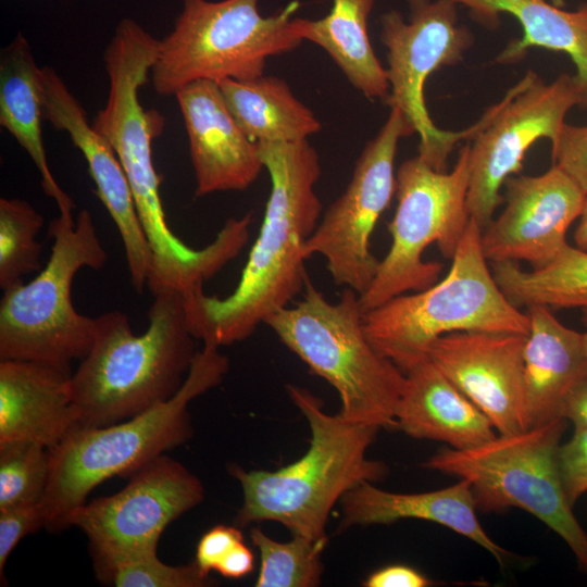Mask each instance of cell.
Instances as JSON below:
<instances>
[{
  "label": "cell",
  "instance_id": "cell-17",
  "mask_svg": "<svg viewBox=\"0 0 587 587\" xmlns=\"http://www.w3.org/2000/svg\"><path fill=\"white\" fill-rule=\"evenodd\" d=\"M42 90L43 118L66 132L82 151L97 195L121 235L132 285L141 294L152 255L126 173L110 142L89 123L79 101L51 67H42Z\"/></svg>",
  "mask_w": 587,
  "mask_h": 587
},
{
  "label": "cell",
  "instance_id": "cell-37",
  "mask_svg": "<svg viewBox=\"0 0 587 587\" xmlns=\"http://www.w3.org/2000/svg\"><path fill=\"white\" fill-rule=\"evenodd\" d=\"M253 557L252 551L240 541L223 558L216 571L227 578H241L252 572Z\"/></svg>",
  "mask_w": 587,
  "mask_h": 587
},
{
  "label": "cell",
  "instance_id": "cell-35",
  "mask_svg": "<svg viewBox=\"0 0 587 587\" xmlns=\"http://www.w3.org/2000/svg\"><path fill=\"white\" fill-rule=\"evenodd\" d=\"M240 541H243V536L239 528L216 525L200 538L195 562L204 574L210 575L212 571H216L220 562L232 548Z\"/></svg>",
  "mask_w": 587,
  "mask_h": 587
},
{
  "label": "cell",
  "instance_id": "cell-30",
  "mask_svg": "<svg viewBox=\"0 0 587 587\" xmlns=\"http://www.w3.org/2000/svg\"><path fill=\"white\" fill-rule=\"evenodd\" d=\"M50 475V450L30 441L0 444V510L39 503Z\"/></svg>",
  "mask_w": 587,
  "mask_h": 587
},
{
  "label": "cell",
  "instance_id": "cell-11",
  "mask_svg": "<svg viewBox=\"0 0 587 587\" xmlns=\"http://www.w3.org/2000/svg\"><path fill=\"white\" fill-rule=\"evenodd\" d=\"M409 21L396 10L379 18V38L387 51L389 108L400 109L420 136L417 155L436 171L445 172L454 146L471 139L482 127L461 132L438 128L427 111L425 83L442 66L457 65L474 42L465 26L458 25L454 0H408Z\"/></svg>",
  "mask_w": 587,
  "mask_h": 587
},
{
  "label": "cell",
  "instance_id": "cell-14",
  "mask_svg": "<svg viewBox=\"0 0 587 587\" xmlns=\"http://www.w3.org/2000/svg\"><path fill=\"white\" fill-rule=\"evenodd\" d=\"M203 498L199 478L163 453L130 475L118 492L84 503L71 526L88 537L98 572L122 558L157 551L166 526Z\"/></svg>",
  "mask_w": 587,
  "mask_h": 587
},
{
  "label": "cell",
  "instance_id": "cell-32",
  "mask_svg": "<svg viewBox=\"0 0 587 587\" xmlns=\"http://www.w3.org/2000/svg\"><path fill=\"white\" fill-rule=\"evenodd\" d=\"M551 157L587 195V125L564 123L551 142Z\"/></svg>",
  "mask_w": 587,
  "mask_h": 587
},
{
  "label": "cell",
  "instance_id": "cell-3",
  "mask_svg": "<svg viewBox=\"0 0 587 587\" xmlns=\"http://www.w3.org/2000/svg\"><path fill=\"white\" fill-rule=\"evenodd\" d=\"M287 392L309 424V448L275 471L229 466L243 494L236 522L246 526L273 521L291 535L326 538L336 502L361 483L379 482L388 472L385 463L366 455L379 428L326 413L322 401L304 388L288 385Z\"/></svg>",
  "mask_w": 587,
  "mask_h": 587
},
{
  "label": "cell",
  "instance_id": "cell-23",
  "mask_svg": "<svg viewBox=\"0 0 587 587\" xmlns=\"http://www.w3.org/2000/svg\"><path fill=\"white\" fill-rule=\"evenodd\" d=\"M467 8L485 25H495L500 13L516 18L523 29L497 57L501 64L521 61L530 48L564 52L576 66L573 75L579 105L587 109V2L575 11H565L548 0H454Z\"/></svg>",
  "mask_w": 587,
  "mask_h": 587
},
{
  "label": "cell",
  "instance_id": "cell-29",
  "mask_svg": "<svg viewBox=\"0 0 587 587\" xmlns=\"http://www.w3.org/2000/svg\"><path fill=\"white\" fill-rule=\"evenodd\" d=\"M42 215L26 200L0 199V287L9 289L41 267L37 236Z\"/></svg>",
  "mask_w": 587,
  "mask_h": 587
},
{
  "label": "cell",
  "instance_id": "cell-13",
  "mask_svg": "<svg viewBox=\"0 0 587 587\" xmlns=\"http://www.w3.org/2000/svg\"><path fill=\"white\" fill-rule=\"evenodd\" d=\"M415 134L405 114L390 108L386 122L359 155L345 191L328 207L305 240V259L320 254L337 286L359 296L370 287L379 260L370 241L396 193L395 159L401 138Z\"/></svg>",
  "mask_w": 587,
  "mask_h": 587
},
{
  "label": "cell",
  "instance_id": "cell-6",
  "mask_svg": "<svg viewBox=\"0 0 587 587\" xmlns=\"http://www.w3.org/2000/svg\"><path fill=\"white\" fill-rule=\"evenodd\" d=\"M362 317L354 290L345 288L334 303L308 278L302 299L273 313L264 324L313 374L336 389L340 416L394 428L405 374L371 345Z\"/></svg>",
  "mask_w": 587,
  "mask_h": 587
},
{
  "label": "cell",
  "instance_id": "cell-39",
  "mask_svg": "<svg viewBox=\"0 0 587 587\" xmlns=\"http://www.w3.org/2000/svg\"><path fill=\"white\" fill-rule=\"evenodd\" d=\"M574 240L577 248L587 250V197L584 202L582 214L578 218Z\"/></svg>",
  "mask_w": 587,
  "mask_h": 587
},
{
  "label": "cell",
  "instance_id": "cell-1",
  "mask_svg": "<svg viewBox=\"0 0 587 587\" xmlns=\"http://www.w3.org/2000/svg\"><path fill=\"white\" fill-rule=\"evenodd\" d=\"M259 147L271 192L240 280L222 299L203 289L184 297L195 338L218 348L249 338L273 313L288 307L309 278L303 246L322 212L314 189L322 172L319 153L308 140Z\"/></svg>",
  "mask_w": 587,
  "mask_h": 587
},
{
  "label": "cell",
  "instance_id": "cell-4",
  "mask_svg": "<svg viewBox=\"0 0 587 587\" xmlns=\"http://www.w3.org/2000/svg\"><path fill=\"white\" fill-rule=\"evenodd\" d=\"M229 361L218 347L203 344L189 373L168 400L122 422L77 426L50 449V475L39 502L45 528L71 527L88 494L113 476H130L150 460L186 442L192 435L189 403L222 383Z\"/></svg>",
  "mask_w": 587,
  "mask_h": 587
},
{
  "label": "cell",
  "instance_id": "cell-24",
  "mask_svg": "<svg viewBox=\"0 0 587 587\" xmlns=\"http://www.w3.org/2000/svg\"><path fill=\"white\" fill-rule=\"evenodd\" d=\"M42 120V67L37 65L28 41L18 33L1 52L0 124L33 160L43 191L55 201L59 211L73 210V200L62 190L49 167Z\"/></svg>",
  "mask_w": 587,
  "mask_h": 587
},
{
  "label": "cell",
  "instance_id": "cell-31",
  "mask_svg": "<svg viewBox=\"0 0 587 587\" xmlns=\"http://www.w3.org/2000/svg\"><path fill=\"white\" fill-rule=\"evenodd\" d=\"M97 575L116 587H207L215 584L196 562L168 565L158 558L157 551L122 558L98 571Z\"/></svg>",
  "mask_w": 587,
  "mask_h": 587
},
{
  "label": "cell",
  "instance_id": "cell-25",
  "mask_svg": "<svg viewBox=\"0 0 587 587\" xmlns=\"http://www.w3.org/2000/svg\"><path fill=\"white\" fill-rule=\"evenodd\" d=\"M375 0H332L323 18H294L302 40L322 48L348 82L366 99L386 100L389 83L367 34V20Z\"/></svg>",
  "mask_w": 587,
  "mask_h": 587
},
{
  "label": "cell",
  "instance_id": "cell-10",
  "mask_svg": "<svg viewBox=\"0 0 587 587\" xmlns=\"http://www.w3.org/2000/svg\"><path fill=\"white\" fill-rule=\"evenodd\" d=\"M469 158L467 141L451 172L436 171L419 155L401 163L396 173L397 208L388 224L391 245L370 287L359 296L363 313L437 282L442 264L423 261V253L436 243L451 260L457 250L471 218L466 205Z\"/></svg>",
  "mask_w": 587,
  "mask_h": 587
},
{
  "label": "cell",
  "instance_id": "cell-36",
  "mask_svg": "<svg viewBox=\"0 0 587 587\" xmlns=\"http://www.w3.org/2000/svg\"><path fill=\"white\" fill-rule=\"evenodd\" d=\"M430 580L413 567L395 564L372 573L363 583L366 587H426Z\"/></svg>",
  "mask_w": 587,
  "mask_h": 587
},
{
  "label": "cell",
  "instance_id": "cell-12",
  "mask_svg": "<svg viewBox=\"0 0 587 587\" xmlns=\"http://www.w3.org/2000/svg\"><path fill=\"white\" fill-rule=\"evenodd\" d=\"M574 105H579V95L573 75L562 73L547 84L528 71L486 111L483 126L469 140L466 196L470 217L482 230L503 201L505 179L522 171L525 153L537 140L557 138Z\"/></svg>",
  "mask_w": 587,
  "mask_h": 587
},
{
  "label": "cell",
  "instance_id": "cell-28",
  "mask_svg": "<svg viewBox=\"0 0 587 587\" xmlns=\"http://www.w3.org/2000/svg\"><path fill=\"white\" fill-rule=\"evenodd\" d=\"M250 538L261 558L257 587H313L320 584L327 537L311 539L292 535L291 540L279 542L260 527H253Z\"/></svg>",
  "mask_w": 587,
  "mask_h": 587
},
{
  "label": "cell",
  "instance_id": "cell-34",
  "mask_svg": "<svg viewBox=\"0 0 587 587\" xmlns=\"http://www.w3.org/2000/svg\"><path fill=\"white\" fill-rule=\"evenodd\" d=\"M559 467L570 504L587 491V428H575L573 436L560 445Z\"/></svg>",
  "mask_w": 587,
  "mask_h": 587
},
{
  "label": "cell",
  "instance_id": "cell-40",
  "mask_svg": "<svg viewBox=\"0 0 587 587\" xmlns=\"http://www.w3.org/2000/svg\"><path fill=\"white\" fill-rule=\"evenodd\" d=\"M580 321L585 328V330L582 334H583L584 348L587 354V308L582 309Z\"/></svg>",
  "mask_w": 587,
  "mask_h": 587
},
{
  "label": "cell",
  "instance_id": "cell-7",
  "mask_svg": "<svg viewBox=\"0 0 587 587\" xmlns=\"http://www.w3.org/2000/svg\"><path fill=\"white\" fill-rule=\"evenodd\" d=\"M50 258L28 283L3 290L0 302V360H25L70 369L90 350L96 317L79 313L72 285L84 267L100 270L108 260L91 214L59 211L49 225Z\"/></svg>",
  "mask_w": 587,
  "mask_h": 587
},
{
  "label": "cell",
  "instance_id": "cell-38",
  "mask_svg": "<svg viewBox=\"0 0 587 587\" xmlns=\"http://www.w3.org/2000/svg\"><path fill=\"white\" fill-rule=\"evenodd\" d=\"M562 416L571 421L575 428H587V377L567 397Z\"/></svg>",
  "mask_w": 587,
  "mask_h": 587
},
{
  "label": "cell",
  "instance_id": "cell-16",
  "mask_svg": "<svg viewBox=\"0 0 587 587\" xmlns=\"http://www.w3.org/2000/svg\"><path fill=\"white\" fill-rule=\"evenodd\" d=\"M526 336L457 332L436 339L428 359L490 420L499 435L525 430Z\"/></svg>",
  "mask_w": 587,
  "mask_h": 587
},
{
  "label": "cell",
  "instance_id": "cell-19",
  "mask_svg": "<svg viewBox=\"0 0 587 587\" xmlns=\"http://www.w3.org/2000/svg\"><path fill=\"white\" fill-rule=\"evenodd\" d=\"M71 377L67 367L0 360V444L59 445L78 426Z\"/></svg>",
  "mask_w": 587,
  "mask_h": 587
},
{
  "label": "cell",
  "instance_id": "cell-33",
  "mask_svg": "<svg viewBox=\"0 0 587 587\" xmlns=\"http://www.w3.org/2000/svg\"><path fill=\"white\" fill-rule=\"evenodd\" d=\"M45 528V517L39 503L15 505L0 510V576L5 584L3 570L16 545L28 534Z\"/></svg>",
  "mask_w": 587,
  "mask_h": 587
},
{
  "label": "cell",
  "instance_id": "cell-21",
  "mask_svg": "<svg viewBox=\"0 0 587 587\" xmlns=\"http://www.w3.org/2000/svg\"><path fill=\"white\" fill-rule=\"evenodd\" d=\"M373 484L361 483L341 498V528L391 524L404 519L423 520L471 539L487 550L501 567L511 560V552L496 544L480 525L467 480L460 479L447 488L417 494L386 491Z\"/></svg>",
  "mask_w": 587,
  "mask_h": 587
},
{
  "label": "cell",
  "instance_id": "cell-5",
  "mask_svg": "<svg viewBox=\"0 0 587 587\" xmlns=\"http://www.w3.org/2000/svg\"><path fill=\"white\" fill-rule=\"evenodd\" d=\"M451 261L440 282L363 313L371 345L404 374L427 360L432 344L450 333L528 334L526 313L508 300L494 278L474 220L470 218Z\"/></svg>",
  "mask_w": 587,
  "mask_h": 587
},
{
  "label": "cell",
  "instance_id": "cell-15",
  "mask_svg": "<svg viewBox=\"0 0 587 587\" xmlns=\"http://www.w3.org/2000/svg\"><path fill=\"white\" fill-rule=\"evenodd\" d=\"M503 186L505 208L482 230L487 261H523L532 268L549 264L569 246L567 230L587 195L553 164L537 176H510Z\"/></svg>",
  "mask_w": 587,
  "mask_h": 587
},
{
  "label": "cell",
  "instance_id": "cell-22",
  "mask_svg": "<svg viewBox=\"0 0 587 587\" xmlns=\"http://www.w3.org/2000/svg\"><path fill=\"white\" fill-rule=\"evenodd\" d=\"M396 424L408 436L441 441L458 450L479 446L497 436L487 415L429 359L405 373Z\"/></svg>",
  "mask_w": 587,
  "mask_h": 587
},
{
  "label": "cell",
  "instance_id": "cell-27",
  "mask_svg": "<svg viewBox=\"0 0 587 587\" xmlns=\"http://www.w3.org/2000/svg\"><path fill=\"white\" fill-rule=\"evenodd\" d=\"M494 278L516 308H587V250L566 246L549 264L525 271L517 262H491Z\"/></svg>",
  "mask_w": 587,
  "mask_h": 587
},
{
  "label": "cell",
  "instance_id": "cell-8",
  "mask_svg": "<svg viewBox=\"0 0 587 587\" xmlns=\"http://www.w3.org/2000/svg\"><path fill=\"white\" fill-rule=\"evenodd\" d=\"M173 30L159 42L151 68L161 96H175L197 80H247L264 74L266 61L303 41L294 28L295 0L263 16L260 0H182Z\"/></svg>",
  "mask_w": 587,
  "mask_h": 587
},
{
  "label": "cell",
  "instance_id": "cell-20",
  "mask_svg": "<svg viewBox=\"0 0 587 587\" xmlns=\"http://www.w3.org/2000/svg\"><path fill=\"white\" fill-rule=\"evenodd\" d=\"M529 330L524 346L525 428L563 417L565 401L587 377L583 334L562 324L545 305L525 308Z\"/></svg>",
  "mask_w": 587,
  "mask_h": 587
},
{
  "label": "cell",
  "instance_id": "cell-41",
  "mask_svg": "<svg viewBox=\"0 0 587 587\" xmlns=\"http://www.w3.org/2000/svg\"><path fill=\"white\" fill-rule=\"evenodd\" d=\"M548 1L559 8H563L566 4V0H548Z\"/></svg>",
  "mask_w": 587,
  "mask_h": 587
},
{
  "label": "cell",
  "instance_id": "cell-9",
  "mask_svg": "<svg viewBox=\"0 0 587 587\" xmlns=\"http://www.w3.org/2000/svg\"><path fill=\"white\" fill-rule=\"evenodd\" d=\"M565 421L559 417L519 433L498 434L470 449L444 448L423 467L467 480L479 511L515 507L533 514L566 542L587 572V534L573 513L559 467Z\"/></svg>",
  "mask_w": 587,
  "mask_h": 587
},
{
  "label": "cell",
  "instance_id": "cell-18",
  "mask_svg": "<svg viewBox=\"0 0 587 587\" xmlns=\"http://www.w3.org/2000/svg\"><path fill=\"white\" fill-rule=\"evenodd\" d=\"M175 97L189 140L196 196L251 186L264 168L260 147L235 120L218 83L197 80Z\"/></svg>",
  "mask_w": 587,
  "mask_h": 587
},
{
  "label": "cell",
  "instance_id": "cell-26",
  "mask_svg": "<svg viewBox=\"0 0 587 587\" xmlns=\"http://www.w3.org/2000/svg\"><path fill=\"white\" fill-rule=\"evenodd\" d=\"M218 86L235 120L257 143L308 140L322 128L311 109L277 76L224 79Z\"/></svg>",
  "mask_w": 587,
  "mask_h": 587
},
{
  "label": "cell",
  "instance_id": "cell-2",
  "mask_svg": "<svg viewBox=\"0 0 587 587\" xmlns=\"http://www.w3.org/2000/svg\"><path fill=\"white\" fill-rule=\"evenodd\" d=\"M152 296L140 335L121 311L96 317L92 346L71 377L78 426L130 419L168 400L184 384L198 352L185 298L173 289Z\"/></svg>",
  "mask_w": 587,
  "mask_h": 587
}]
</instances>
